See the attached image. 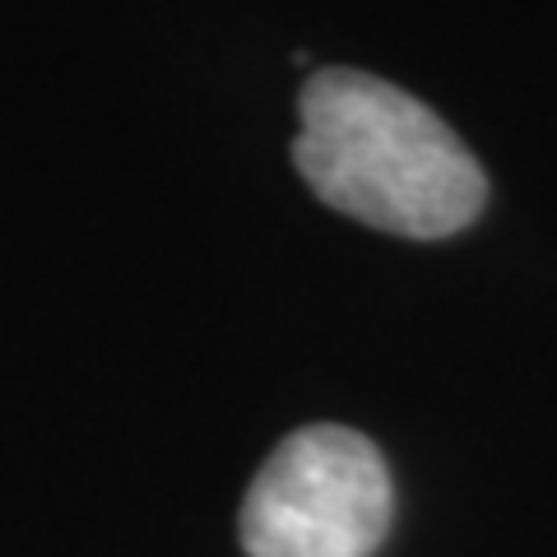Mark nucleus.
I'll use <instances>...</instances> for the list:
<instances>
[{"mask_svg":"<svg viewBox=\"0 0 557 557\" xmlns=\"http://www.w3.org/2000/svg\"><path fill=\"white\" fill-rule=\"evenodd\" d=\"M298 112L293 163L330 209L399 237H450L479 219V159L413 94L362 70H321Z\"/></svg>","mask_w":557,"mask_h":557,"instance_id":"f257e3e1","label":"nucleus"},{"mask_svg":"<svg viewBox=\"0 0 557 557\" xmlns=\"http://www.w3.org/2000/svg\"><path fill=\"white\" fill-rule=\"evenodd\" d=\"M391 474L354 428L317 423L274 446L242 502L251 557H372L391 530Z\"/></svg>","mask_w":557,"mask_h":557,"instance_id":"f03ea898","label":"nucleus"}]
</instances>
